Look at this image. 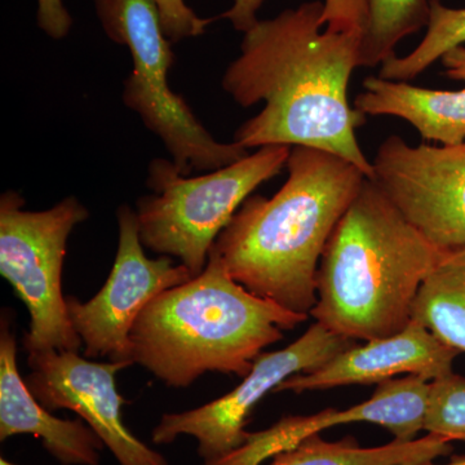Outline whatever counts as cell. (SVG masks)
<instances>
[{
  "mask_svg": "<svg viewBox=\"0 0 465 465\" xmlns=\"http://www.w3.org/2000/svg\"><path fill=\"white\" fill-rule=\"evenodd\" d=\"M322 14V2L302 3L243 33L240 56L226 67L222 85L242 108L262 101L265 106L238 128L234 142L249 150L269 145L324 150L372 180V162L356 134L366 115L348 100L362 34L321 32Z\"/></svg>",
  "mask_w": 465,
  "mask_h": 465,
  "instance_id": "6da1fadb",
  "label": "cell"
},
{
  "mask_svg": "<svg viewBox=\"0 0 465 465\" xmlns=\"http://www.w3.org/2000/svg\"><path fill=\"white\" fill-rule=\"evenodd\" d=\"M286 167L282 188L272 198L250 195L211 251L250 292L311 316L324 247L367 177L308 146H292Z\"/></svg>",
  "mask_w": 465,
  "mask_h": 465,
  "instance_id": "7a4b0ae2",
  "label": "cell"
},
{
  "mask_svg": "<svg viewBox=\"0 0 465 465\" xmlns=\"http://www.w3.org/2000/svg\"><path fill=\"white\" fill-rule=\"evenodd\" d=\"M448 253L366 179L324 247L311 316L356 341L402 331L424 281Z\"/></svg>",
  "mask_w": 465,
  "mask_h": 465,
  "instance_id": "3957f363",
  "label": "cell"
},
{
  "mask_svg": "<svg viewBox=\"0 0 465 465\" xmlns=\"http://www.w3.org/2000/svg\"><path fill=\"white\" fill-rule=\"evenodd\" d=\"M308 318L250 292L211 251L201 275L143 309L130 333L131 361L173 388L207 372L243 379L265 348Z\"/></svg>",
  "mask_w": 465,
  "mask_h": 465,
  "instance_id": "277c9868",
  "label": "cell"
},
{
  "mask_svg": "<svg viewBox=\"0 0 465 465\" xmlns=\"http://www.w3.org/2000/svg\"><path fill=\"white\" fill-rule=\"evenodd\" d=\"M291 146L269 145L229 166L202 176H186L173 161L150 162V194L136 203L143 247L179 259L195 278L206 268L211 250L243 202L262 183L277 176Z\"/></svg>",
  "mask_w": 465,
  "mask_h": 465,
  "instance_id": "5b68a950",
  "label": "cell"
},
{
  "mask_svg": "<svg viewBox=\"0 0 465 465\" xmlns=\"http://www.w3.org/2000/svg\"><path fill=\"white\" fill-rule=\"evenodd\" d=\"M94 5L106 35L125 45L133 57L134 69L124 82V105L162 140L180 173H211L250 154L235 142H217L186 101L171 90L168 73L174 54L154 0H94Z\"/></svg>",
  "mask_w": 465,
  "mask_h": 465,
  "instance_id": "8992f818",
  "label": "cell"
},
{
  "mask_svg": "<svg viewBox=\"0 0 465 465\" xmlns=\"http://www.w3.org/2000/svg\"><path fill=\"white\" fill-rule=\"evenodd\" d=\"M24 206L20 193L0 197V274L30 313L24 349L27 354L79 351L84 342L70 322L61 280L67 241L90 211L75 197L38 213Z\"/></svg>",
  "mask_w": 465,
  "mask_h": 465,
  "instance_id": "52a82bcc",
  "label": "cell"
},
{
  "mask_svg": "<svg viewBox=\"0 0 465 465\" xmlns=\"http://www.w3.org/2000/svg\"><path fill=\"white\" fill-rule=\"evenodd\" d=\"M357 344L322 323H313L289 347L260 354L243 381L225 396L189 411L162 416L153 430V443L168 445L180 436L194 437L203 465L215 464L246 443L247 419L266 394L275 393L291 376L317 369Z\"/></svg>",
  "mask_w": 465,
  "mask_h": 465,
  "instance_id": "ba28073f",
  "label": "cell"
},
{
  "mask_svg": "<svg viewBox=\"0 0 465 465\" xmlns=\"http://www.w3.org/2000/svg\"><path fill=\"white\" fill-rule=\"evenodd\" d=\"M118 250L112 273L103 289L88 302L67 296L70 322L82 342L85 358H109L131 362L130 333L134 322L153 299L173 287L193 280L185 265L171 256L149 259L140 240L136 211L121 206Z\"/></svg>",
  "mask_w": 465,
  "mask_h": 465,
  "instance_id": "9c48e42d",
  "label": "cell"
},
{
  "mask_svg": "<svg viewBox=\"0 0 465 465\" xmlns=\"http://www.w3.org/2000/svg\"><path fill=\"white\" fill-rule=\"evenodd\" d=\"M372 182L437 249L465 247V143L409 145L390 136L379 146Z\"/></svg>",
  "mask_w": 465,
  "mask_h": 465,
  "instance_id": "30bf717a",
  "label": "cell"
},
{
  "mask_svg": "<svg viewBox=\"0 0 465 465\" xmlns=\"http://www.w3.org/2000/svg\"><path fill=\"white\" fill-rule=\"evenodd\" d=\"M27 388L48 411L72 410L103 440L119 465H168L125 427L115 375L131 362H92L78 351H45L27 354Z\"/></svg>",
  "mask_w": 465,
  "mask_h": 465,
  "instance_id": "8fae6325",
  "label": "cell"
},
{
  "mask_svg": "<svg viewBox=\"0 0 465 465\" xmlns=\"http://www.w3.org/2000/svg\"><path fill=\"white\" fill-rule=\"evenodd\" d=\"M430 382L416 375L391 379L378 384L371 399L349 409L284 416L268 430L249 433L242 448L213 465H262L308 437L351 423L381 425L393 434V440H414L424 430Z\"/></svg>",
  "mask_w": 465,
  "mask_h": 465,
  "instance_id": "7c38bea8",
  "label": "cell"
},
{
  "mask_svg": "<svg viewBox=\"0 0 465 465\" xmlns=\"http://www.w3.org/2000/svg\"><path fill=\"white\" fill-rule=\"evenodd\" d=\"M459 354L423 324L412 320L402 331L357 344L317 369L291 376L275 393L289 391L299 394L344 385L381 384L402 374L433 381L454 371L452 366Z\"/></svg>",
  "mask_w": 465,
  "mask_h": 465,
  "instance_id": "4fadbf2b",
  "label": "cell"
},
{
  "mask_svg": "<svg viewBox=\"0 0 465 465\" xmlns=\"http://www.w3.org/2000/svg\"><path fill=\"white\" fill-rule=\"evenodd\" d=\"M33 434L63 465H100L103 440L84 420L52 415L21 378L17 344L7 312L0 322V440Z\"/></svg>",
  "mask_w": 465,
  "mask_h": 465,
  "instance_id": "5bb4252c",
  "label": "cell"
},
{
  "mask_svg": "<svg viewBox=\"0 0 465 465\" xmlns=\"http://www.w3.org/2000/svg\"><path fill=\"white\" fill-rule=\"evenodd\" d=\"M354 109L365 115H391L414 125L425 140L442 146L465 143V88L430 90L407 82L369 76Z\"/></svg>",
  "mask_w": 465,
  "mask_h": 465,
  "instance_id": "9a60e30c",
  "label": "cell"
},
{
  "mask_svg": "<svg viewBox=\"0 0 465 465\" xmlns=\"http://www.w3.org/2000/svg\"><path fill=\"white\" fill-rule=\"evenodd\" d=\"M454 451L452 440L428 433L409 442L393 440L387 445L362 448L354 437L326 440L320 434L308 437L295 448L272 458L271 465H402L433 461Z\"/></svg>",
  "mask_w": 465,
  "mask_h": 465,
  "instance_id": "2e32d148",
  "label": "cell"
},
{
  "mask_svg": "<svg viewBox=\"0 0 465 465\" xmlns=\"http://www.w3.org/2000/svg\"><path fill=\"white\" fill-rule=\"evenodd\" d=\"M412 320L465 353V247L449 252L424 281L412 307Z\"/></svg>",
  "mask_w": 465,
  "mask_h": 465,
  "instance_id": "e0dca14e",
  "label": "cell"
},
{
  "mask_svg": "<svg viewBox=\"0 0 465 465\" xmlns=\"http://www.w3.org/2000/svg\"><path fill=\"white\" fill-rule=\"evenodd\" d=\"M430 14V0H367L360 66H379L394 56L402 39L427 27Z\"/></svg>",
  "mask_w": 465,
  "mask_h": 465,
  "instance_id": "ac0fdd59",
  "label": "cell"
},
{
  "mask_svg": "<svg viewBox=\"0 0 465 465\" xmlns=\"http://www.w3.org/2000/svg\"><path fill=\"white\" fill-rule=\"evenodd\" d=\"M464 45L465 8H449L440 0H430V21L423 41L405 57L394 54L388 58L381 64L379 76L388 81H412L443 54Z\"/></svg>",
  "mask_w": 465,
  "mask_h": 465,
  "instance_id": "d6986e66",
  "label": "cell"
},
{
  "mask_svg": "<svg viewBox=\"0 0 465 465\" xmlns=\"http://www.w3.org/2000/svg\"><path fill=\"white\" fill-rule=\"evenodd\" d=\"M265 0H232V7L222 15L237 32H249L258 24V12ZM322 26L332 33L365 32L367 0H324Z\"/></svg>",
  "mask_w": 465,
  "mask_h": 465,
  "instance_id": "ffe728a7",
  "label": "cell"
},
{
  "mask_svg": "<svg viewBox=\"0 0 465 465\" xmlns=\"http://www.w3.org/2000/svg\"><path fill=\"white\" fill-rule=\"evenodd\" d=\"M424 430L465 442V376L452 371L430 382Z\"/></svg>",
  "mask_w": 465,
  "mask_h": 465,
  "instance_id": "44dd1931",
  "label": "cell"
},
{
  "mask_svg": "<svg viewBox=\"0 0 465 465\" xmlns=\"http://www.w3.org/2000/svg\"><path fill=\"white\" fill-rule=\"evenodd\" d=\"M157 5L162 27L171 43L194 38L206 30L210 18H201L185 0H154Z\"/></svg>",
  "mask_w": 465,
  "mask_h": 465,
  "instance_id": "7402d4cb",
  "label": "cell"
},
{
  "mask_svg": "<svg viewBox=\"0 0 465 465\" xmlns=\"http://www.w3.org/2000/svg\"><path fill=\"white\" fill-rule=\"evenodd\" d=\"M38 11L36 21L43 32L52 39H63L69 34L73 25V18L70 16L63 0H36Z\"/></svg>",
  "mask_w": 465,
  "mask_h": 465,
  "instance_id": "603a6c76",
  "label": "cell"
},
{
  "mask_svg": "<svg viewBox=\"0 0 465 465\" xmlns=\"http://www.w3.org/2000/svg\"><path fill=\"white\" fill-rule=\"evenodd\" d=\"M445 74L454 81L465 82V47L454 48L440 58Z\"/></svg>",
  "mask_w": 465,
  "mask_h": 465,
  "instance_id": "cb8c5ba5",
  "label": "cell"
},
{
  "mask_svg": "<svg viewBox=\"0 0 465 465\" xmlns=\"http://www.w3.org/2000/svg\"><path fill=\"white\" fill-rule=\"evenodd\" d=\"M402 465H465V455L464 457H454L449 463L446 464H434L433 461H424V463L415 464H402Z\"/></svg>",
  "mask_w": 465,
  "mask_h": 465,
  "instance_id": "d4e9b609",
  "label": "cell"
},
{
  "mask_svg": "<svg viewBox=\"0 0 465 465\" xmlns=\"http://www.w3.org/2000/svg\"><path fill=\"white\" fill-rule=\"evenodd\" d=\"M0 465H18L11 463V461L7 460V459L2 458L0 459Z\"/></svg>",
  "mask_w": 465,
  "mask_h": 465,
  "instance_id": "484cf974",
  "label": "cell"
}]
</instances>
